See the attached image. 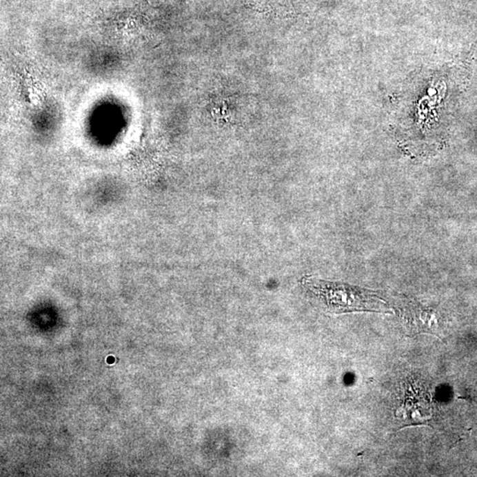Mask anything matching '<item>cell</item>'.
<instances>
[{"mask_svg":"<svg viewBox=\"0 0 477 477\" xmlns=\"http://www.w3.org/2000/svg\"><path fill=\"white\" fill-rule=\"evenodd\" d=\"M301 285L325 304L332 314L349 312H387V303L376 292L341 282L306 277Z\"/></svg>","mask_w":477,"mask_h":477,"instance_id":"cell-1","label":"cell"},{"mask_svg":"<svg viewBox=\"0 0 477 477\" xmlns=\"http://www.w3.org/2000/svg\"><path fill=\"white\" fill-rule=\"evenodd\" d=\"M404 321L406 322L410 332H429L438 336V314L431 309H426L418 304L407 303L403 307Z\"/></svg>","mask_w":477,"mask_h":477,"instance_id":"cell-2","label":"cell"}]
</instances>
